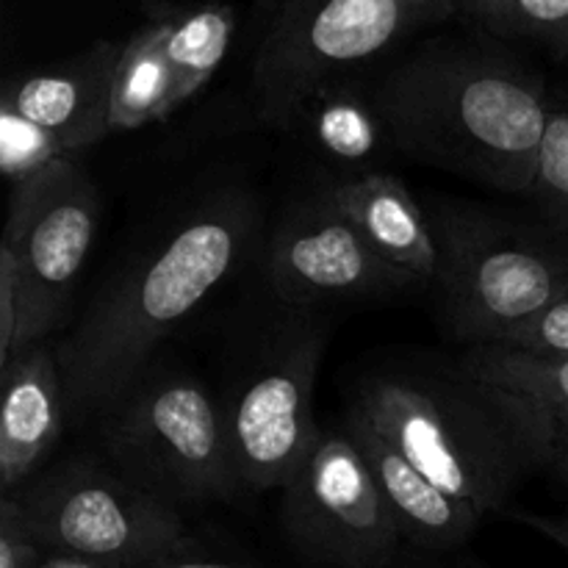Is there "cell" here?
<instances>
[{"label": "cell", "mask_w": 568, "mask_h": 568, "mask_svg": "<svg viewBox=\"0 0 568 568\" xmlns=\"http://www.w3.org/2000/svg\"><path fill=\"white\" fill-rule=\"evenodd\" d=\"M253 200L214 194L122 270L55 347L67 425L105 419L148 372L161 342L227 281L255 242Z\"/></svg>", "instance_id": "1"}, {"label": "cell", "mask_w": 568, "mask_h": 568, "mask_svg": "<svg viewBox=\"0 0 568 568\" xmlns=\"http://www.w3.org/2000/svg\"><path fill=\"white\" fill-rule=\"evenodd\" d=\"M347 410L364 416L422 475L480 516L508 510L521 483L552 466L558 422L460 364L375 372L358 383Z\"/></svg>", "instance_id": "2"}, {"label": "cell", "mask_w": 568, "mask_h": 568, "mask_svg": "<svg viewBox=\"0 0 568 568\" xmlns=\"http://www.w3.org/2000/svg\"><path fill=\"white\" fill-rule=\"evenodd\" d=\"M372 103L410 159L499 192H532L552 103L519 61L430 44L394 67Z\"/></svg>", "instance_id": "3"}, {"label": "cell", "mask_w": 568, "mask_h": 568, "mask_svg": "<svg viewBox=\"0 0 568 568\" xmlns=\"http://www.w3.org/2000/svg\"><path fill=\"white\" fill-rule=\"evenodd\" d=\"M430 225L442 253L438 311L466 347L503 344L568 294V236L547 222L455 203L436 205Z\"/></svg>", "instance_id": "4"}, {"label": "cell", "mask_w": 568, "mask_h": 568, "mask_svg": "<svg viewBox=\"0 0 568 568\" xmlns=\"http://www.w3.org/2000/svg\"><path fill=\"white\" fill-rule=\"evenodd\" d=\"M98 220V186L75 155L14 186L0 244V369L61 325Z\"/></svg>", "instance_id": "5"}, {"label": "cell", "mask_w": 568, "mask_h": 568, "mask_svg": "<svg viewBox=\"0 0 568 568\" xmlns=\"http://www.w3.org/2000/svg\"><path fill=\"white\" fill-rule=\"evenodd\" d=\"M103 447L128 483L181 514L244 491L225 405L186 372H144L103 419Z\"/></svg>", "instance_id": "6"}, {"label": "cell", "mask_w": 568, "mask_h": 568, "mask_svg": "<svg viewBox=\"0 0 568 568\" xmlns=\"http://www.w3.org/2000/svg\"><path fill=\"white\" fill-rule=\"evenodd\" d=\"M455 11L458 0H283L253 61L255 114L294 128L305 103L342 72Z\"/></svg>", "instance_id": "7"}, {"label": "cell", "mask_w": 568, "mask_h": 568, "mask_svg": "<svg viewBox=\"0 0 568 568\" xmlns=\"http://www.w3.org/2000/svg\"><path fill=\"white\" fill-rule=\"evenodd\" d=\"M17 499L44 552L109 568H153L186 544L181 510L100 460H67Z\"/></svg>", "instance_id": "8"}, {"label": "cell", "mask_w": 568, "mask_h": 568, "mask_svg": "<svg viewBox=\"0 0 568 568\" xmlns=\"http://www.w3.org/2000/svg\"><path fill=\"white\" fill-rule=\"evenodd\" d=\"M292 311L222 403L244 491L281 488L320 433L314 386L331 322L308 308Z\"/></svg>", "instance_id": "9"}, {"label": "cell", "mask_w": 568, "mask_h": 568, "mask_svg": "<svg viewBox=\"0 0 568 568\" xmlns=\"http://www.w3.org/2000/svg\"><path fill=\"white\" fill-rule=\"evenodd\" d=\"M281 525L311 568H383L405 547L364 455L344 427H320L286 477Z\"/></svg>", "instance_id": "10"}, {"label": "cell", "mask_w": 568, "mask_h": 568, "mask_svg": "<svg viewBox=\"0 0 568 568\" xmlns=\"http://www.w3.org/2000/svg\"><path fill=\"white\" fill-rule=\"evenodd\" d=\"M266 277L272 294L286 308H314L327 300L388 297L419 286L366 242L331 194L283 216L266 253Z\"/></svg>", "instance_id": "11"}, {"label": "cell", "mask_w": 568, "mask_h": 568, "mask_svg": "<svg viewBox=\"0 0 568 568\" xmlns=\"http://www.w3.org/2000/svg\"><path fill=\"white\" fill-rule=\"evenodd\" d=\"M122 44L98 42L67 64L17 78L0 105L48 131L70 155L109 136L114 72Z\"/></svg>", "instance_id": "12"}, {"label": "cell", "mask_w": 568, "mask_h": 568, "mask_svg": "<svg viewBox=\"0 0 568 568\" xmlns=\"http://www.w3.org/2000/svg\"><path fill=\"white\" fill-rule=\"evenodd\" d=\"M344 430L364 455L403 544L419 552H453L475 536L486 516L442 491L364 416L347 410Z\"/></svg>", "instance_id": "13"}, {"label": "cell", "mask_w": 568, "mask_h": 568, "mask_svg": "<svg viewBox=\"0 0 568 568\" xmlns=\"http://www.w3.org/2000/svg\"><path fill=\"white\" fill-rule=\"evenodd\" d=\"M0 488L9 497L59 442L67 425V399L53 347L37 344L0 369Z\"/></svg>", "instance_id": "14"}, {"label": "cell", "mask_w": 568, "mask_h": 568, "mask_svg": "<svg viewBox=\"0 0 568 568\" xmlns=\"http://www.w3.org/2000/svg\"><path fill=\"white\" fill-rule=\"evenodd\" d=\"M331 197L388 264L414 277L419 286H436L442 253L430 216L399 178L366 172L333 189Z\"/></svg>", "instance_id": "15"}, {"label": "cell", "mask_w": 568, "mask_h": 568, "mask_svg": "<svg viewBox=\"0 0 568 568\" xmlns=\"http://www.w3.org/2000/svg\"><path fill=\"white\" fill-rule=\"evenodd\" d=\"M166 31L170 20H159L122 44L111 89V133L136 131L172 114V78L164 50Z\"/></svg>", "instance_id": "16"}, {"label": "cell", "mask_w": 568, "mask_h": 568, "mask_svg": "<svg viewBox=\"0 0 568 568\" xmlns=\"http://www.w3.org/2000/svg\"><path fill=\"white\" fill-rule=\"evenodd\" d=\"M236 14L231 6L209 3L172 17L166 31V64L172 78V111L200 92L231 48Z\"/></svg>", "instance_id": "17"}, {"label": "cell", "mask_w": 568, "mask_h": 568, "mask_svg": "<svg viewBox=\"0 0 568 568\" xmlns=\"http://www.w3.org/2000/svg\"><path fill=\"white\" fill-rule=\"evenodd\" d=\"M458 364L477 381L530 399L555 422L568 419V355H536L480 344L466 347Z\"/></svg>", "instance_id": "18"}, {"label": "cell", "mask_w": 568, "mask_h": 568, "mask_svg": "<svg viewBox=\"0 0 568 568\" xmlns=\"http://www.w3.org/2000/svg\"><path fill=\"white\" fill-rule=\"evenodd\" d=\"M297 125H305L314 136V142L325 150L327 155L338 161H358L372 159L383 150L388 139L386 125L377 114L375 103L364 100L347 87L320 89L314 98L305 103ZM392 142V139H388Z\"/></svg>", "instance_id": "19"}, {"label": "cell", "mask_w": 568, "mask_h": 568, "mask_svg": "<svg viewBox=\"0 0 568 568\" xmlns=\"http://www.w3.org/2000/svg\"><path fill=\"white\" fill-rule=\"evenodd\" d=\"M458 9L497 37L532 39L568 61V0H464Z\"/></svg>", "instance_id": "20"}, {"label": "cell", "mask_w": 568, "mask_h": 568, "mask_svg": "<svg viewBox=\"0 0 568 568\" xmlns=\"http://www.w3.org/2000/svg\"><path fill=\"white\" fill-rule=\"evenodd\" d=\"M527 197L538 205L549 227L568 236V105H552L536 183Z\"/></svg>", "instance_id": "21"}, {"label": "cell", "mask_w": 568, "mask_h": 568, "mask_svg": "<svg viewBox=\"0 0 568 568\" xmlns=\"http://www.w3.org/2000/svg\"><path fill=\"white\" fill-rule=\"evenodd\" d=\"M61 159H70V153L48 131L0 105V166L11 186L28 181Z\"/></svg>", "instance_id": "22"}, {"label": "cell", "mask_w": 568, "mask_h": 568, "mask_svg": "<svg viewBox=\"0 0 568 568\" xmlns=\"http://www.w3.org/2000/svg\"><path fill=\"white\" fill-rule=\"evenodd\" d=\"M497 347L521 349L536 355H568V294L564 300L538 314L519 331L510 333Z\"/></svg>", "instance_id": "23"}, {"label": "cell", "mask_w": 568, "mask_h": 568, "mask_svg": "<svg viewBox=\"0 0 568 568\" xmlns=\"http://www.w3.org/2000/svg\"><path fill=\"white\" fill-rule=\"evenodd\" d=\"M44 549L28 530L17 494L0 499V568H39Z\"/></svg>", "instance_id": "24"}, {"label": "cell", "mask_w": 568, "mask_h": 568, "mask_svg": "<svg viewBox=\"0 0 568 568\" xmlns=\"http://www.w3.org/2000/svg\"><path fill=\"white\" fill-rule=\"evenodd\" d=\"M516 519L530 525L532 530L544 532V536L552 538L555 544L568 549V505L560 516H536V514H516Z\"/></svg>", "instance_id": "25"}, {"label": "cell", "mask_w": 568, "mask_h": 568, "mask_svg": "<svg viewBox=\"0 0 568 568\" xmlns=\"http://www.w3.org/2000/svg\"><path fill=\"white\" fill-rule=\"evenodd\" d=\"M153 568H250L242 564H233V560H220V558H205V555H194L189 552L186 544L181 549H175L172 555H166L161 564H155Z\"/></svg>", "instance_id": "26"}, {"label": "cell", "mask_w": 568, "mask_h": 568, "mask_svg": "<svg viewBox=\"0 0 568 568\" xmlns=\"http://www.w3.org/2000/svg\"><path fill=\"white\" fill-rule=\"evenodd\" d=\"M552 469L558 471L560 480L568 486V419L558 422L555 430V455H552Z\"/></svg>", "instance_id": "27"}, {"label": "cell", "mask_w": 568, "mask_h": 568, "mask_svg": "<svg viewBox=\"0 0 568 568\" xmlns=\"http://www.w3.org/2000/svg\"><path fill=\"white\" fill-rule=\"evenodd\" d=\"M39 568H109V566L92 564V560H83V558H72V555L44 552V558H42V564H39Z\"/></svg>", "instance_id": "28"}, {"label": "cell", "mask_w": 568, "mask_h": 568, "mask_svg": "<svg viewBox=\"0 0 568 568\" xmlns=\"http://www.w3.org/2000/svg\"><path fill=\"white\" fill-rule=\"evenodd\" d=\"M283 3V0H255V9H258V11H266V14H275V11H277V6H281Z\"/></svg>", "instance_id": "29"}, {"label": "cell", "mask_w": 568, "mask_h": 568, "mask_svg": "<svg viewBox=\"0 0 568 568\" xmlns=\"http://www.w3.org/2000/svg\"><path fill=\"white\" fill-rule=\"evenodd\" d=\"M383 568H419V566L408 564V560H405V558H403V552H399V555H397V558H394V560H392V564H388V566H383Z\"/></svg>", "instance_id": "30"}, {"label": "cell", "mask_w": 568, "mask_h": 568, "mask_svg": "<svg viewBox=\"0 0 568 568\" xmlns=\"http://www.w3.org/2000/svg\"><path fill=\"white\" fill-rule=\"evenodd\" d=\"M466 568H486V566H480V564H469Z\"/></svg>", "instance_id": "31"}, {"label": "cell", "mask_w": 568, "mask_h": 568, "mask_svg": "<svg viewBox=\"0 0 568 568\" xmlns=\"http://www.w3.org/2000/svg\"><path fill=\"white\" fill-rule=\"evenodd\" d=\"M458 3H464V0H458Z\"/></svg>", "instance_id": "32"}]
</instances>
